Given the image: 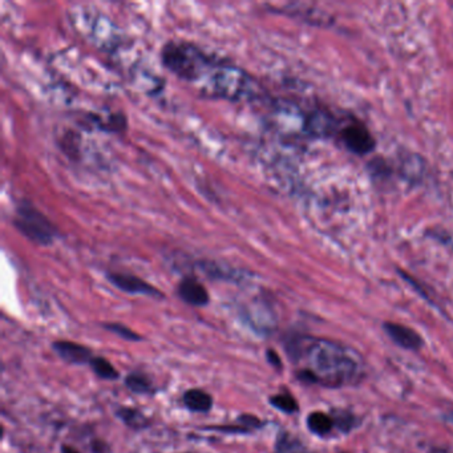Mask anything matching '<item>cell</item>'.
Listing matches in <instances>:
<instances>
[{
    "label": "cell",
    "mask_w": 453,
    "mask_h": 453,
    "mask_svg": "<svg viewBox=\"0 0 453 453\" xmlns=\"http://www.w3.org/2000/svg\"><path fill=\"white\" fill-rule=\"evenodd\" d=\"M275 453H311L306 447L293 436L283 433L277 441Z\"/></svg>",
    "instance_id": "14"
},
{
    "label": "cell",
    "mask_w": 453,
    "mask_h": 453,
    "mask_svg": "<svg viewBox=\"0 0 453 453\" xmlns=\"http://www.w3.org/2000/svg\"><path fill=\"white\" fill-rule=\"evenodd\" d=\"M86 120L101 132L122 133L128 128V119L123 112H108L105 114H89Z\"/></svg>",
    "instance_id": "9"
},
{
    "label": "cell",
    "mask_w": 453,
    "mask_h": 453,
    "mask_svg": "<svg viewBox=\"0 0 453 453\" xmlns=\"http://www.w3.org/2000/svg\"><path fill=\"white\" fill-rule=\"evenodd\" d=\"M108 330L117 334L119 336H122L124 339H128V341H140V336L133 332L132 330H129L128 327H125L123 324H117V323H112V324H107L105 326Z\"/></svg>",
    "instance_id": "20"
},
{
    "label": "cell",
    "mask_w": 453,
    "mask_h": 453,
    "mask_svg": "<svg viewBox=\"0 0 453 453\" xmlns=\"http://www.w3.org/2000/svg\"><path fill=\"white\" fill-rule=\"evenodd\" d=\"M201 84V93L205 98L238 103L251 101L261 96L257 80L244 68L225 60H221Z\"/></svg>",
    "instance_id": "3"
},
{
    "label": "cell",
    "mask_w": 453,
    "mask_h": 453,
    "mask_svg": "<svg viewBox=\"0 0 453 453\" xmlns=\"http://www.w3.org/2000/svg\"><path fill=\"white\" fill-rule=\"evenodd\" d=\"M336 122L327 110H313L303 119V132L311 137H330L336 131Z\"/></svg>",
    "instance_id": "6"
},
{
    "label": "cell",
    "mask_w": 453,
    "mask_h": 453,
    "mask_svg": "<svg viewBox=\"0 0 453 453\" xmlns=\"http://www.w3.org/2000/svg\"><path fill=\"white\" fill-rule=\"evenodd\" d=\"M13 223L19 233L37 246L47 247L60 238V232L53 222L32 202L25 199L20 201L15 209Z\"/></svg>",
    "instance_id": "4"
},
{
    "label": "cell",
    "mask_w": 453,
    "mask_h": 453,
    "mask_svg": "<svg viewBox=\"0 0 453 453\" xmlns=\"http://www.w3.org/2000/svg\"><path fill=\"white\" fill-rule=\"evenodd\" d=\"M291 346L293 357L303 363L302 379L336 388L354 386L363 376L360 359L343 346L317 338L298 339Z\"/></svg>",
    "instance_id": "1"
},
{
    "label": "cell",
    "mask_w": 453,
    "mask_h": 453,
    "mask_svg": "<svg viewBox=\"0 0 453 453\" xmlns=\"http://www.w3.org/2000/svg\"><path fill=\"white\" fill-rule=\"evenodd\" d=\"M384 329L392 341L395 343L399 344L400 347L407 348V350L420 348L421 338L412 329L405 327L403 324H395V323H386Z\"/></svg>",
    "instance_id": "10"
},
{
    "label": "cell",
    "mask_w": 453,
    "mask_h": 453,
    "mask_svg": "<svg viewBox=\"0 0 453 453\" xmlns=\"http://www.w3.org/2000/svg\"><path fill=\"white\" fill-rule=\"evenodd\" d=\"M180 298L192 306H206L210 301L208 290L193 277H186L178 284Z\"/></svg>",
    "instance_id": "8"
},
{
    "label": "cell",
    "mask_w": 453,
    "mask_h": 453,
    "mask_svg": "<svg viewBox=\"0 0 453 453\" xmlns=\"http://www.w3.org/2000/svg\"><path fill=\"white\" fill-rule=\"evenodd\" d=\"M270 403L274 405L275 408L281 409L283 412L286 414H293L296 409H298V405L295 402L294 399L289 395H277V396H273L270 399Z\"/></svg>",
    "instance_id": "18"
},
{
    "label": "cell",
    "mask_w": 453,
    "mask_h": 453,
    "mask_svg": "<svg viewBox=\"0 0 453 453\" xmlns=\"http://www.w3.org/2000/svg\"><path fill=\"white\" fill-rule=\"evenodd\" d=\"M239 421H241V423H244L246 427H259V426H261L259 419L254 416H250V415H245V416L239 417Z\"/></svg>",
    "instance_id": "21"
},
{
    "label": "cell",
    "mask_w": 453,
    "mask_h": 453,
    "mask_svg": "<svg viewBox=\"0 0 453 453\" xmlns=\"http://www.w3.org/2000/svg\"><path fill=\"white\" fill-rule=\"evenodd\" d=\"M344 145L356 155H366L375 147V141L367 129L359 124H350L341 131Z\"/></svg>",
    "instance_id": "7"
},
{
    "label": "cell",
    "mask_w": 453,
    "mask_h": 453,
    "mask_svg": "<svg viewBox=\"0 0 453 453\" xmlns=\"http://www.w3.org/2000/svg\"><path fill=\"white\" fill-rule=\"evenodd\" d=\"M91 366L98 376L103 379L113 380L119 378V372L104 357H93L91 360Z\"/></svg>",
    "instance_id": "16"
},
{
    "label": "cell",
    "mask_w": 453,
    "mask_h": 453,
    "mask_svg": "<svg viewBox=\"0 0 453 453\" xmlns=\"http://www.w3.org/2000/svg\"><path fill=\"white\" fill-rule=\"evenodd\" d=\"M307 426L311 429V432L317 435H326L334 427V421L330 416L322 412H314L307 419Z\"/></svg>",
    "instance_id": "13"
},
{
    "label": "cell",
    "mask_w": 453,
    "mask_h": 453,
    "mask_svg": "<svg viewBox=\"0 0 453 453\" xmlns=\"http://www.w3.org/2000/svg\"><path fill=\"white\" fill-rule=\"evenodd\" d=\"M63 453H79L77 451H74L72 448L70 447H63Z\"/></svg>",
    "instance_id": "23"
},
{
    "label": "cell",
    "mask_w": 453,
    "mask_h": 453,
    "mask_svg": "<svg viewBox=\"0 0 453 453\" xmlns=\"http://www.w3.org/2000/svg\"><path fill=\"white\" fill-rule=\"evenodd\" d=\"M159 60L166 71L188 83H201L221 62L216 55L184 39L168 40L161 47Z\"/></svg>",
    "instance_id": "2"
},
{
    "label": "cell",
    "mask_w": 453,
    "mask_h": 453,
    "mask_svg": "<svg viewBox=\"0 0 453 453\" xmlns=\"http://www.w3.org/2000/svg\"><path fill=\"white\" fill-rule=\"evenodd\" d=\"M107 278L114 287H117L119 290H122L124 293H128V294L147 295V296H156V298L162 296L161 291L157 290L155 286H152L150 283H147L144 280L132 275V274L108 273Z\"/></svg>",
    "instance_id": "5"
},
{
    "label": "cell",
    "mask_w": 453,
    "mask_h": 453,
    "mask_svg": "<svg viewBox=\"0 0 453 453\" xmlns=\"http://www.w3.org/2000/svg\"><path fill=\"white\" fill-rule=\"evenodd\" d=\"M185 405L195 412H208L211 408V396L201 390H190L184 396Z\"/></svg>",
    "instance_id": "12"
},
{
    "label": "cell",
    "mask_w": 453,
    "mask_h": 453,
    "mask_svg": "<svg viewBox=\"0 0 453 453\" xmlns=\"http://www.w3.org/2000/svg\"><path fill=\"white\" fill-rule=\"evenodd\" d=\"M62 150L68 155L71 159L79 157V147H80V136L74 132H67L63 136Z\"/></svg>",
    "instance_id": "17"
},
{
    "label": "cell",
    "mask_w": 453,
    "mask_h": 453,
    "mask_svg": "<svg viewBox=\"0 0 453 453\" xmlns=\"http://www.w3.org/2000/svg\"><path fill=\"white\" fill-rule=\"evenodd\" d=\"M117 416L120 417L125 424H128L132 428H143L147 424V417L144 416L140 411H136L133 408H122L117 412Z\"/></svg>",
    "instance_id": "15"
},
{
    "label": "cell",
    "mask_w": 453,
    "mask_h": 453,
    "mask_svg": "<svg viewBox=\"0 0 453 453\" xmlns=\"http://www.w3.org/2000/svg\"><path fill=\"white\" fill-rule=\"evenodd\" d=\"M125 383L129 387V390L136 393H149L152 390L150 383L143 375H129L125 380Z\"/></svg>",
    "instance_id": "19"
},
{
    "label": "cell",
    "mask_w": 453,
    "mask_h": 453,
    "mask_svg": "<svg viewBox=\"0 0 453 453\" xmlns=\"http://www.w3.org/2000/svg\"><path fill=\"white\" fill-rule=\"evenodd\" d=\"M268 357H269V362L270 363H273L274 366H281V362H280V357H278V355L274 353V351H268Z\"/></svg>",
    "instance_id": "22"
},
{
    "label": "cell",
    "mask_w": 453,
    "mask_h": 453,
    "mask_svg": "<svg viewBox=\"0 0 453 453\" xmlns=\"http://www.w3.org/2000/svg\"><path fill=\"white\" fill-rule=\"evenodd\" d=\"M53 348L62 359L72 365H84L86 362L92 360L91 350L81 344L72 343V342H56L53 343Z\"/></svg>",
    "instance_id": "11"
}]
</instances>
